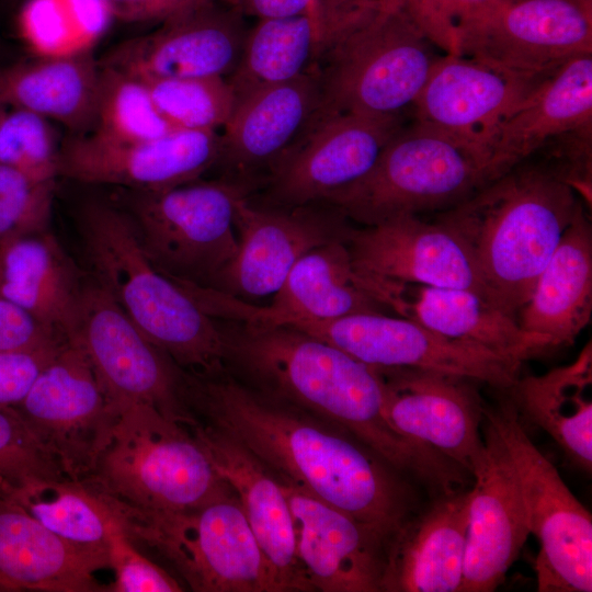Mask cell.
I'll return each mask as SVG.
<instances>
[{
    "mask_svg": "<svg viewBox=\"0 0 592 592\" xmlns=\"http://www.w3.org/2000/svg\"><path fill=\"white\" fill-rule=\"evenodd\" d=\"M193 421L229 435L285 478L388 539L414 513L395 469L348 432L234 378L180 371Z\"/></svg>",
    "mask_w": 592,
    "mask_h": 592,
    "instance_id": "1",
    "label": "cell"
},
{
    "mask_svg": "<svg viewBox=\"0 0 592 592\" xmlns=\"http://www.w3.org/2000/svg\"><path fill=\"white\" fill-rule=\"evenodd\" d=\"M226 321V365L253 387L348 432L433 498L465 489V469L390 425L373 366L287 325Z\"/></svg>",
    "mask_w": 592,
    "mask_h": 592,
    "instance_id": "2",
    "label": "cell"
},
{
    "mask_svg": "<svg viewBox=\"0 0 592 592\" xmlns=\"http://www.w3.org/2000/svg\"><path fill=\"white\" fill-rule=\"evenodd\" d=\"M580 202L569 184L526 159L435 221L467 249L493 304L517 319Z\"/></svg>",
    "mask_w": 592,
    "mask_h": 592,
    "instance_id": "3",
    "label": "cell"
},
{
    "mask_svg": "<svg viewBox=\"0 0 592 592\" xmlns=\"http://www.w3.org/2000/svg\"><path fill=\"white\" fill-rule=\"evenodd\" d=\"M79 227L94 281L150 342L185 372L227 368L220 323L151 263L124 208L89 201Z\"/></svg>",
    "mask_w": 592,
    "mask_h": 592,
    "instance_id": "4",
    "label": "cell"
},
{
    "mask_svg": "<svg viewBox=\"0 0 592 592\" xmlns=\"http://www.w3.org/2000/svg\"><path fill=\"white\" fill-rule=\"evenodd\" d=\"M497 179L485 150L412 118L363 178L321 204L369 226L401 215L445 210Z\"/></svg>",
    "mask_w": 592,
    "mask_h": 592,
    "instance_id": "5",
    "label": "cell"
},
{
    "mask_svg": "<svg viewBox=\"0 0 592 592\" xmlns=\"http://www.w3.org/2000/svg\"><path fill=\"white\" fill-rule=\"evenodd\" d=\"M86 483L104 498L144 512H181L231 488L183 424L146 405L123 406Z\"/></svg>",
    "mask_w": 592,
    "mask_h": 592,
    "instance_id": "6",
    "label": "cell"
},
{
    "mask_svg": "<svg viewBox=\"0 0 592 592\" xmlns=\"http://www.w3.org/2000/svg\"><path fill=\"white\" fill-rule=\"evenodd\" d=\"M104 499L132 542L158 551L191 590L278 592L232 489L181 512H144Z\"/></svg>",
    "mask_w": 592,
    "mask_h": 592,
    "instance_id": "7",
    "label": "cell"
},
{
    "mask_svg": "<svg viewBox=\"0 0 592 592\" xmlns=\"http://www.w3.org/2000/svg\"><path fill=\"white\" fill-rule=\"evenodd\" d=\"M437 49L390 0L319 60L322 113L407 115L442 56Z\"/></svg>",
    "mask_w": 592,
    "mask_h": 592,
    "instance_id": "8",
    "label": "cell"
},
{
    "mask_svg": "<svg viewBox=\"0 0 592 592\" xmlns=\"http://www.w3.org/2000/svg\"><path fill=\"white\" fill-rule=\"evenodd\" d=\"M251 191L226 177L157 191L126 190L124 209L160 272L207 287L237 253L236 208Z\"/></svg>",
    "mask_w": 592,
    "mask_h": 592,
    "instance_id": "9",
    "label": "cell"
},
{
    "mask_svg": "<svg viewBox=\"0 0 592 592\" xmlns=\"http://www.w3.org/2000/svg\"><path fill=\"white\" fill-rule=\"evenodd\" d=\"M512 462L530 534L537 537L538 592L592 591V516L528 437L512 400L485 407Z\"/></svg>",
    "mask_w": 592,
    "mask_h": 592,
    "instance_id": "10",
    "label": "cell"
},
{
    "mask_svg": "<svg viewBox=\"0 0 592 592\" xmlns=\"http://www.w3.org/2000/svg\"><path fill=\"white\" fill-rule=\"evenodd\" d=\"M13 409L62 474L75 480L92 474L122 410L83 350L69 339Z\"/></svg>",
    "mask_w": 592,
    "mask_h": 592,
    "instance_id": "11",
    "label": "cell"
},
{
    "mask_svg": "<svg viewBox=\"0 0 592 592\" xmlns=\"http://www.w3.org/2000/svg\"><path fill=\"white\" fill-rule=\"evenodd\" d=\"M592 54V0H491L458 31L454 55L549 75Z\"/></svg>",
    "mask_w": 592,
    "mask_h": 592,
    "instance_id": "12",
    "label": "cell"
},
{
    "mask_svg": "<svg viewBox=\"0 0 592 592\" xmlns=\"http://www.w3.org/2000/svg\"><path fill=\"white\" fill-rule=\"evenodd\" d=\"M285 325L369 366L431 369L469 378L498 390H509L520 377V361L445 338L399 316L363 312Z\"/></svg>",
    "mask_w": 592,
    "mask_h": 592,
    "instance_id": "13",
    "label": "cell"
},
{
    "mask_svg": "<svg viewBox=\"0 0 592 592\" xmlns=\"http://www.w3.org/2000/svg\"><path fill=\"white\" fill-rule=\"evenodd\" d=\"M68 339L83 350L121 408L146 405L174 422L192 423L180 397V368L95 281L84 283Z\"/></svg>",
    "mask_w": 592,
    "mask_h": 592,
    "instance_id": "14",
    "label": "cell"
},
{
    "mask_svg": "<svg viewBox=\"0 0 592 592\" xmlns=\"http://www.w3.org/2000/svg\"><path fill=\"white\" fill-rule=\"evenodd\" d=\"M407 123L406 114L322 113L266 180L271 205L321 204L363 178Z\"/></svg>",
    "mask_w": 592,
    "mask_h": 592,
    "instance_id": "15",
    "label": "cell"
},
{
    "mask_svg": "<svg viewBox=\"0 0 592 592\" xmlns=\"http://www.w3.org/2000/svg\"><path fill=\"white\" fill-rule=\"evenodd\" d=\"M345 220L325 204L261 207L243 197L235 217L237 253L207 287L240 299L274 295L304 254L346 238Z\"/></svg>",
    "mask_w": 592,
    "mask_h": 592,
    "instance_id": "16",
    "label": "cell"
},
{
    "mask_svg": "<svg viewBox=\"0 0 592 592\" xmlns=\"http://www.w3.org/2000/svg\"><path fill=\"white\" fill-rule=\"evenodd\" d=\"M231 2L186 7L145 35L127 39L99 61L141 79L228 77L236 68L249 27Z\"/></svg>",
    "mask_w": 592,
    "mask_h": 592,
    "instance_id": "17",
    "label": "cell"
},
{
    "mask_svg": "<svg viewBox=\"0 0 592 592\" xmlns=\"http://www.w3.org/2000/svg\"><path fill=\"white\" fill-rule=\"evenodd\" d=\"M385 414L403 436L445 456L470 476L485 451V405L473 379L413 367H375Z\"/></svg>",
    "mask_w": 592,
    "mask_h": 592,
    "instance_id": "18",
    "label": "cell"
},
{
    "mask_svg": "<svg viewBox=\"0 0 592 592\" xmlns=\"http://www.w3.org/2000/svg\"><path fill=\"white\" fill-rule=\"evenodd\" d=\"M216 130L175 129L159 138L119 143L93 134L60 145L58 175L90 184L157 191L194 182L218 164Z\"/></svg>",
    "mask_w": 592,
    "mask_h": 592,
    "instance_id": "19",
    "label": "cell"
},
{
    "mask_svg": "<svg viewBox=\"0 0 592 592\" xmlns=\"http://www.w3.org/2000/svg\"><path fill=\"white\" fill-rule=\"evenodd\" d=\"M547 76L515 71L475 57L443 54L410 115L489 155V144L499 126Z\"/></svg>",
    "mask_w": 592,
    "mask_h": 592,
    "instance_id": "20",
    "label": "cell"
},
{
    "mask_svg": "<svg viewBox=\"0 0 592 592\" xmlns=\"http://www.w3.org/2000/svg\"><path fill=\"white\" fill-rule=\"evenodd\" d=\"M345 242L360 275L468 289L493 304L467 249L435 220L401 215L362 228L350 227Z\"/></svg>",
    "mask_w": 592,
    "mask_h": 592,
    "instance_id": "21",
    "label": "cell"
},
{
    "mask_svg": "<svg viewBox=\"0 0 592 592\" xmlns=\"http://www.w3.org/2000/svg\"><path fill=\"white\" fill-rule=\"evenodd\" d=\"M357 277L362 287L383 308L445 338L521 363L558 348L551 339L522 329L515 317L475 292L360 274Z\"/></svg>",
    "mask_w": 592,
    "mask_h": 592,
    "instance_id": "22",
    "label": "cell"
},
{
    "mask_svg": "<svg viewBox=\"0 0 592 592\" xmlns=\"http://www.w3.org/2000/svg\"><path fill=\"white\" fill-rule=\"evenodd\" d=\"M322 111L315 71L266 86L236 100L223 127L217 166L223 177L252 189L300 141Z\"/></svg>",
    "mask_w": 592,
    "mask_h": 592,
    "instance_id": "23",
    "label": "cell"
},
{
    "mask_svg": "<svg viewBox=\"0 0 592 592\" xmlns=\"http://www.w3.org/2000/svg\"><path fill=\"white\" fill-rule=\"evenodd\" d=\"M483 423L485 451L471 473L459 592L494 591L530 535L512 462L496 429Z\"/></svg>",
    "mask_w": 592,
    "mask_h": 592,
    "instance_id": "24",
    "label": "cell"
},
{
    "mask_svg": "<svg viewBox=\"0 0 592 592\" xmlns=\"http://www.w3.org/2000/svg\"><path fill=\"white\" fill-rule=\"evenodd\" d=\"M276 478L289 504L297 556L314 590L382 591L387 539L292 481Z\"/></svg>",
    "mask_w": 592,
    "mask_h": 592,
    "instance_id": "25",
    "label": "cell"
},
{
    "mask_svg": "<svg viewBox=\"0 0 592 592\" xmlns=\"http://www.w3.org/2000/svg\"><path fill=\"white\" fill-rule=\"evenodd\" d=\"M204 307L217 319L264 325L328 320L384 310L361 286L345 238L304 254L294 264L269 307L252 306L218 291L207 293Z\"/></svg>",
    "mask_w": 592,
    "mask_h": 592,
    "instance_id": "26",
    "label": "cell"
},
{
    "mask_svg": "<svg viewBox=\"0 0 592 592\" xmlns=\"http://www.w3.org/2000/svg\"><path fill=\"white\" fill-rule=\"evenodd\" d=\"M186 428L204 448L217 474L237 496L274 572L278 592L312 591L297 556L289 504L276 476L221 431L196 421Z\"/></svg>",
    "mask_w": 592,
    "mask_h": 592,
    "instance_id": "27",
    "label": "cell"
},
{
    "mask_svg": "<svg viewBox=\"0 0 592 592\" xmlns=\"http://www.w3.org/2000/svg\"><path fill=\"white\" fill-rule=\"evenodd\" d=\"M470 489L435 497L412 513L385 547V592H459Z\"/></svg>",
    "mask_w": 592,
    "mask_h": 592,
    "instance_id": "28",
    "label": "cell"
},
{
    "mask_svg": "<svg viewBox=\"0 0 592 592\" xmlns=\"http://www.w3.org/2000/svg\"><path fill=\"white\" fill-rule=\"evenodd\" d=\"M102 569H110L106 551L65 540L0 496V591H105Z\"/></svg>",
    "mask_w": 592,
    "mask_h": 592,
    "instance_id": "29",
    "label": "cell"
},
{
    "mask_svg": "<svg viewBox=\"0 0 592 592\" xmlns=\"http://www.w3.org/2000/svg\"><path fill=\"white\" fill-rule=\"evenodd\" d=\"M592 124V54L573 58L548 75L497 129L489 144L500 178L546 140Z\"/></svg>",
    "mask_w": 592,
    "mask_h": 592,
    "instance_id": "30",
    "label": "cell"
},
{
    "mask_svg": "<svg viewBox=\"0 0 592 592\" xmlns=\"http://www.w3.org/2000/svg\"><path fill=\"white\" fill-rule=\"evenodd\" d=\"M525 331L569 345L592 315V228L582 206L539 273L532 294L517 312Z\"/></svg>",
    "mask_w": 592,
    "mask_h": 592,
    "instance_id": "31",
    "label": "cell"
},
{
    "mask_svg": "<svg viewBox=\"0 0 592 592\" xmlns=\"http://www.w3.org/2000/svg\"><path fill=\"white\" fill-rule=\"evenodd\" d=\"M83 286L75 264L48 231L0 241V297L67 339Z\"/></svg>",
    "mask_w": 592,
    "mask_h": 592,
    "instance_id": "32",
    "label": "cell"
},
{
    "mask_svg": "<svg viewBox=\"0 0 592 592\" xmlns=\"http://www.w3.org/2000/svg\"><path fill=\"white\" fill-rule=\"evenodd\" d=\"M100 66L79 50L0 68V103L54 119L75 135L92 130Z\"/></svg>",
    "mask_w": 592,
    "mask_h": 592,
    "instance_id": "33",
    "label": "cell"
},
{
    "mask_svg": "<svg viewBox=\"0 0 592 592\" xmlns=\"http://www.w3.org/2000/svg\"><path fill=\"white\" fill-rule=\"evenodd\" d=\"M520 415L545 432L576 466L592 469V348L542 375L519 377L509 389Z\"/></svg>",
    "mask_w": 592,
    "mask_h": 592,
    "instance_id": "34",
    "label": "cell"
},
{
    "mask_svg": "<svg viewBox=\"0 0 592 592\" xmlns=\"http://www.w3.org/2000/svg\"><path fill=\"white\" fill-rule=\"evenodd\" d=\"M329 47V38L310 13L260 19L249 29L240 59L226 80L237 100L315 71Z\"/></svg>",
    "mask_w": 592,
    "mask_h": 592,
    "instance_id": "35",
    "label": "cell"
},
{
    "mask_svg": "<svg viewBox=\"0 0 592 592\" xmlns=\"http://www.w3.org/2000/svg\"><path fill=\"white\" fill-rule=\"evenodd\" d=\"M8 498L59 537L82 547L107 553L109 537L121 524L99 492L67 476L35 479Z\"/></svg>",
    "mask_w": 592,
    "mask_h": 592,
    "instance_id": "36",
    "label": "cell"
},
{
    "mask_svg": "<svg viewBox=\"0 0 592 592\" xmlns=\"http://www.w3.org/2000/svg\"><path fill=\"white\" fill-rule=\"evenodd\" d=\"M172 130L175 129L158 111L143 79L100 66L91 134L105 140L132 143L156 139Z\"/></svg>",
    "mask_w": 592,
    "mask_h": 592,
    "instance_id": "37",
    "label": "cell"
},
{
    "mask_svg": "<svg viewBox=\"0 0 592 592\" xmlns=\"http://www.w3.org/2000/svg\"><path fill=\"white\" fill-rule=\"evenodd\" d=\"M143 80L173 129L216 130L227 124L236 105L235 93L224 77Z\"/></svg>",
    "mask_w": 592,
    "mask_h": 592,
    "instance_id": "38",
    "label": "cell"
},
{
    "mask_svg": "<svg viewBox=\"0 0 592 592\" xmlns=\"http://www.w3.org/2000/svg\"><path fill=\"white\" fill-rule=\"evenodd\" d=\"M60 145L48 118L31 111H7L0 122V163L36 181L55 182Z\"/></svg>",
    "mask_w": 592,
    "mask_h": 592,
    "instance_id": "39",
    "label": "cell"
},
{
    "mask_svg": "<svg viewBox=\"0 0 592 592\" xmlns=\"http://www.w3.org/2000/svg\"><path fill=\"white\" fill-rule=\"evenodd\" d=\"M65 476L13 408L0 409V496L30 481Z\"/></svg>",
    "mask_w": 592,
    "mask_h": 592,
    "instance_id": "40",
    "label": "cell"
},
{
    "mask_svg": "<svg viewBox=\"0 0 592 592\" xmlns=\"http://www.w3.org/2000/svg\"><path fill=\"white\" fill-rule=\"evenodd\" d=\"M54 187L0 163V241L47 231Z\"/></svg>",
    "mask_w": 592,
    "mask_h": 592,
    "instance_id": "41",
    "label": "cell"
},
{
    "mask_svg": "<svg viewBox=\"0 0 592 592\" xmlns=\"http://www.w3.org/2000/svg\"><path fill=\"white\" fill-rule=\"evenodd\" d=\"M527 159L544 166L591 205L592 124L553 136Z\"/></svg>",
    "mask_w": 592,
    "mask_h": 592,
    "instance_id": "42",
    "label": "cell"
},
{
    "mask_svg": "<svg viewBox=\"0 0 592 592\" xmlns=\"http://www.w3.org/2000/svg\"><path fill=\"white\" fill-rule=\"evenodd\" d=\"M110 569L114 581L111 592H179L180 583L157 563L136 548L122 524L117 525L107 540Z\"/></svg>",
    "mask_w": 592,
    "mask_h": 592,
    "instance_id": "43",
    "label": "cell"
},
{
    "mask_svg": "<svg viewBox=\"0 0 592 592\" xmlns=\"http://www.w3.org/2000/svg\"><path fill=\"white\" fill-rule=\"evenodd\" d=\"M491 0H398L406 13L444 54H454L462 26Z\"/></svg>",
    "mask_w": 592,
    "mask_h": 592,
    "instance_id": "44",
    "label": "cell"
},
{
    "mask_svg": "<svg viewBox=\"0 0 592 592\" xmlns=\"http://www.w3.org/2000/svg\"><path fill=\"white\" fill-rule=\"evenodd\" d=\"M67 341L31 351L0 353V409L16 407L38 374Z\"/></svg>",
    "mask_w": 592,
    "mask_h": 592,
    "instance_id": "45",
    "label": "cell"
},
{
    "mask_svg": "<svg viewBox=\"0 0 592 592\" xmlns=\"http://www.w3.org/2000/svg\"><path fill=\"white\" fill-rule=\"evenodd\" d=\"M66 339L0 297V353L36 350Z\"/></svg>",
    "mask_w": 592,
    "mask_h": 592,
    "instance_id": "46",
    "label": "cell"
},
{
    "mask_svg": "<svg viewBox=\"0 0 592 592\" xmlns=\"http://www.w3.org/2000/svg\"><path fill=\"white\" fill-rule=\"evenodd\" d=\"M71 25L65 0H29L20 15L23 35L36 47L67 36Z\"/></svg>",
    "mask_w": 592,
    "mask_h": 592,
    "instance_id": "47",
    "label": "cell"
},
{
    "mask_svg": "<svg viewBox=\"0 0 592 592\" xmlns=\"http://www.w3.org/2000/svg\"><path fill=\"white\" fill-rule=\"evenodd\" d=\"M112 15L126 22H162L184 9L177 0H102Z\"/></svg>",
    "mask_w": 592,
    "mask_h": 592,
    "instance_id": "48",
    "label": "cell"
},
{
    "mask_svg": "<svg viewBox=\"0 0 592 592\" xmlns=\"http://www.w3.org/2000/svg\"><path fill=\"white\" fill-rule=\"evenodd\" d=\"M329 0H232L244 16L257 20L306 13Z\"/></svg>",
    "mask_w": 592,
    "mask_h": 592,
    "instance_id": "49",
    "label": "cell"
},
{
    "mask_svg": "<svg viewBox=\"0 0 592 592\" xmlns=\"http://www.w3.org/2000/svg\"><path fill=\"white\" fill-rule=\"evenodd\" d=\"M182 7L186 8V7H190L192 4H195V3H198V2H203V1H209V0H177ZM223 1H228V2H231L232 3V0H223Z\"/></svg>",
    "mask_w": 592,
    "mask_h": 592,
    "instance_id": "50",
    "label": "cell"
},
{
    "mask_svg": "<svg viewBox=\"0 0 592 592\" xmlns=\"http://www.w3.org/2000/svg\"><path fill=\"white\" fill-rule=\"evenodd\" d=\"M7 110H5V105H3L2 103H0V122L3 117V115L5 114Z\"/></svg>",
    "mask_w": 592,
    "mask_h": 592,
    "instance_id": "51",
    "label": "cell"
}]
</instances>
